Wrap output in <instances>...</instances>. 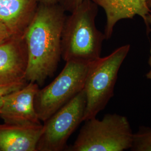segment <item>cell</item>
<instances>
[{"label": "cell", "mask_w": 151, "mask_h": 151, "mask_svg": "<svg viewBox=\"0 0 151 151\" xmlns=\"http://www.w3.org/2000/svg\"><path fill=\"white\" fill-rule=\"evenodd\" d=\"M65 12L58 3H39L24 35L28 58L27 81L42 86L57 70L62 57V33L67 17Z\"/></svg>", "instance_id": "1"}, {"label": "cell", "mask_w": 151, "mask_h": 151, "mask_svg": "<svg viewBox=\"0 0 151 151\" xmlns=\"http://www.w3.org/2000/svg\"><path fill=\"white\" fill-rule=\"evenodd\" d=\"M98 6L91 0H83L67 16L62 33V58L65 62L89 63L101 57L104 33L97 29L95 19Z\"/></svg>", "instance_id": "2"}, {"label": "cell", "mask_w": 151, "mask_h": 151, "mask_svg": "<svg viewBox=\"0 0 151 151\" xmlns=\"http://www.w3.org/2000/svg\"><path fill=\"white\" fill-rule=\"evenodd\" d=\"M70 151H123L130 150L133 133L128 118L118 114H107L102 120L84 121Z\"/></svg>", "instance_id": "3"}, {"label": "cell", "mask_w": 151, "mask_h": 151, "mask_svg": "<svg viewBox=\"0 0 151 151\" xmlns=\"http://www.w3.org/2000/svg\"><path fill=\"white\" fill-rule=\"evenodd\" d=\"M130 49L129 44L124 45L90 63L84 87L86 105L83 122L96 117L113 97L119 70Z\"/></svg>", "instance_id": "4"}, {"label": "cell", "mask_w": 151, "mask_h": 151, "mask_svg": "<svg viewBox=\"0 0 151 151\" xmlns=\"http://www.w3.org/2000/svg\"><path fill=\"white\" fill-rule=\"evenodd\" d=\"M89 64L67 62L53 81L39 89L34 97V107L41 122L48 119L84 89Z\"/></svg>", "instance_id": "5"}, {"label": "cell", "mask_w": 151, "mask_h": 151, "mask_svg": "<svg viewBox=\"0 0 151 151\" xmlns=\"http://www.w3.org/2000/svg\"><path fill=\"white\" fill-rule=\"evenodd\" d=\"M86 105L84 89L44 122L36 151H60L67 148L72 134L83 122Z\"/></svg>", "instance_id": "6"}, {"label": "cell", "mask_w": 151, "mask_h": 151, "mask_svg": "<svg viewBox=\"0 0 151 151\" xmlns=\"http://www.w3.org/2000/svg\"><path fill=\"white\" fill-rule=\"evenodd\" d=\"M27 60L24 37L12 36L0 44V88L27 83Z\"/></svg>", "instance_id": "7"}, {"label": "cell", "mask_w": 151, "mask_h": 151, "mask_svg": "<svg viewBox=\"0 0 151 151\" xmlns=\"http://www.w3.org/2000/svg\"><path fill=\"white\" fill-rule=\"evenodd\" d=\"M39 89L37 83L29 82L6 95L0 114L4 122L17 125L41 124L34 107V97Z\"/></svg>", "instance_id": "8"}, {"label": "cell", "mask_w": 151, "mask_h": 151, "mask_svg": "<svg viewBox=\"0 0 151 151\" xmlns=\"http://www.w3.org/2000/svg\"><path fill=\"white\" fill-rule=\"evenodd\" d=\"M101 7L106 16L104 34L106 39L112 37L114 28L118 22L123 19H133L135 15L142 17L146 24L147 32L151 29L147 22V16L151 14V9L147 5V0H91Z\"/></svg>", "instance_id": "9"}, {"label": "cell", "mask_w": 151, "mask_h": 151, "mask_svg": "<svg viewBox=\"0 0 151 151\" xmlns=\"http://www.w3.org/2000/svg\"><path fill=\"white\" fill-rule=\"evenodd\" d=\"M39 4L38 0H0V22L12 36L24 37Z\"/></svg>", "instance_id": "10"}, {"label": "cell", "mask_w": 151, "mask_h": 151, "mask_svg": "<svg viewBox=\"0 0 151 151\" xmlns=\"http://www.w3.org/2000/svg\"><path fill=\"white\" fill-rule=\"evenodd\" d=\"M43 125L0 124V151H36Z\"/></svg>", "instance_id": "11"}, {"label": "cell", "mask_w": 151, "mask_h": 151, "mask_svg": "<svg viewBox=\"0 0 151 151\" xmlns=\"http://www.w3.org/2000/svg\"><path fill=\"white\" fill-rule=\"evenodd\" d=\"M132 151H151V127L140 126L138 130L133 133Z\"/></svg>", "instance_id": "12"}, {"label": "cell", "mask_w": 151, "mask_h": 151, "mask_svg": "<svg viewBox=\"0 0 151 151\" xmlns=\"http://www.w3.org/2000/svg\"><path fill=\"white\" fill-rule=\"evenodd\" d=\"M83 0H59L58 4L65 11L72 12L82 3Z\"/></svg>", "instance_id": "13"}, {"label": "cell", "mask_w": 151, "mask_h": 151, "mask_svg": "<svg viewBox=\"0 0 151 151\" xmlns=\"http://www.w3.org/2000/svg\"><path fill=\"white\" fill-rule=\"evenodd\" d=\"M12 37V34L8 28L0 22V44L3 43Z\"/></svg>", "instance_id": "14"}, {"label": "cell", "mask_w": 151, "mask_h": 151, "mask_svg": "<svg viewBox=\"0 0 151 151\" xmlns=\"http://www.w3.org/2000/svg\"><path fill=\"white\" fill-rule=\"evenodd\" d=\"M22 87H6V88H0V114H1V108H2V106L3 100H4V96H5L6 95L8 94L9 93L13 91L16 90L21 88Z\"/></svg>", "instance_id": "15"}, {"label": "cell", "mask_w": 151, "mask_h": 151, "mask_svg": "<svg viewBox=\"0 0 151 151\" xmlns=\"http://www.w3.org/2000/svg\"><path fill=\"white\" fill-rule=\"evenodd\" d=\"M39 2L45 5H54L58 4L59 0H38Z\"/></svg>", "instance_id": "16"}, {"label": "cell", "mask_w": 151, "mask_h": 151, "mask_svg": "<svg viewBox=\"0 0 151 151\" xmlns=\"http://www.w3.org/2000/svg\"><path fill=\"white\" fill-rule=\"evenodd\" d=\"M148 63L150 67V70L148 72V73H147V74L146 75V78L147 79H149L151 80V50H150V56L148 58Z\"/></svg>", "instance_id": "17"}, {"label": "cell", "mask_w": 151, "mask_h": 151, "mask_svg": "<svg viewBox=\"0 0 151 151\" xmlns=\"http://www.w3.org/2000/svg\"><path fill=\"white\" fill-rule=\"evenodd\" d=\"M147 24H148V27H150V29H151V14H148L147 16Z\"/></svg>", "instance_id": "18"}, {"label": "cell", "mask_w": 151, "mask_h": 151, "mask_svg": "<svg viewBox=\"0 0 151 151\" xmlns=\"http://www.w3.org/2000/svg\"><path fill=\"white\" fill-rule=\"evenodd\" d=\"M147 5L151 9V0H147Z\"/></svg>", "instance_id": "19"}]
</instances>
